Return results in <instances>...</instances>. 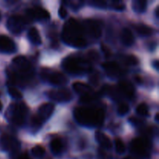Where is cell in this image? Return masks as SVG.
Returning <instances> with one entry per match:
<instances>
[{
  "instance_id": "obj_1",
  "label": "cell",
  "mask_w": 159,
  "mask_h": 159,
  "mask_svg": "<svg viewBox=\"0 0 159 159\" xmlns=\"http://www.w3.org/2000/svg\"><path fill=\"white\" fill-rule=\"evenodd\" d=\"M64 42L74 48H84L87 45L82 24L71 18L65 23L62 31Z\"/></svg>"
},
{
  "instance_id": "obj_2",
  "label": "cell",
  "mask_w": 159,
  "mask_h": 159,
  "mask_svg": "<svg viewBox=\"0 0 159 159\" xmlns=\"http://www.w3.org/2000/svg\"><path fill=\"white\" fill-rule=\"evenodd\" d=\"M78 123L89 127H99L104 122V112L100 108L78 107L74 111Z\"/></svg>"
},
{
  "instance_id": "obj_3",
  "label": "cell",
  "mask_w": 159,
  "mask_h": 159,
  "mask_svg": "<svg viewBox=\"0 0 159 159\" xmlns=\"http://www.w3.org/2000/svg\"><path fill=\"white\" fill-rule=\"evenodd\" d=\"M63 68L67 72L73 75H81L91 71V65L82 57H68L63 61Z\"/></svg>"
},
{
  "instance_id": "obj_4",
  "label": "cell",
  "mask_w": 159,
  "mask_h": 159,
  "mask_svg": "<svg viewBox=\"0 0 159 159\" xmlns=\"http://www.w3.org/2000/svg\"><path fill=\"white\" fill-rule=\"evenodd\" d=\"M26 114V108L23 104H13L7 111L8 118L16 125H23Z\"/></svg>"
},
{
  "instance_id": "obj_5",
  "label": "cell",
  "mask_w": 159,
  "mask_h": 159,
  "mask_svg": "<svg viewBox=\"0 0 159 159\" xmlns=\"http://www.w3.org/2000/svg\"><path fill=\"white\" fill-rule=\"evenodd\" d=\"M54 110V105L52 103H44L39 107L38 113L32 118V125L38 128L43 122L48 120Z\"/></svg>"
},
{
  "instance_id": "obj_6",
  "label": "cell",
  "mask_w": 159,
  "mask_h": 159,
  "mask_svg": "<svg viewBox=\"0 0 159 159\" xmlns=\"http://www.w3.org/2000/svg\"><path fill=\"white\" fill-rule=\"evenodd\" d=\"M131 152L139 159H150L149 144L142 138H137L132 141Z\"/></svg>"
},
{
  "instance_id": "obj_7",
  "label": "cell",
  "mask_w": 159,
  "mask_h": 159,
  "mask_svg": "<svg viewBox=\"0 0 159 159\" xmlns=\"http://www.w3.org/2000/svg\"><path fill=\"white\" fill-rule=\"evenodd\" d=\"M42 77L51 84L54 85H65L67 82V78L62 73L51 70H43L42 71Z\"/></svg>"
},
{
  "instance_id": "obj_8",
  "label": "cell",
  "mask_w": 159,
  "mask_h": 159,
  "mask_svg": "<svg viewBox=\"0 0 159 159\" xmlns=\"http://www.w3.org/2000/svg\"><path fill=\"white\" fill-rule=\"evenodd\" d=\"M6 26L11 33L13 34H19L24 30L26 26V20L20 16H12L8 19Z\"/></svg>"
},
{
  "instance_id": "obj_9",
  "label": "cell",
  "mask_w": 159,
  "mask_h": 159,
  "mask_svg": "<svg viewBox=\"0 0 159 159\" xmlns=\"http://www.w3.org/2000/svg\"><path fill=\"white\" fill-rule=\"evenodd\" d=\"M85 34L89 36L91 38L98 39L102 34L101 26L97 21L93 20H87L82 24Z\"/></svg>"
},
{
  "instance_id": "obj_10",
  "label": "cell",
  "mask_w": 159,
  "mask_h": 159,
  "mask_svg": "<svg viewBox=\"0 0 159 159\" xmlns=\"http://www.w3.org/2000/svg\"><path fill=\"white\" fill-rule=\"evenodd\" d=\"M48 97L52 100L58 102H66L71 100V92L66 89H61L51 90L48 93Z\"/></svg>"
},
{
  "instance_id": "obj_11",
  "label": "cell",
  "mask_w": 159,
  "mask_h": 159,
  "mask_svg": "<svg viewBox=\"0 0 159 159\" xmlns=\"http://www.w3.org/2000/svg\"><path fill=\"white\" fill-rule=\"evenodd\" d=\"M14 66L17 68L21 74H27L31 70V65L29 61L23 56H18L12 60Z\"/></svg>"
},
{
  "instance_id": "obj_12",
  "label": "cell",
  "mask_w": 159,
  "mask_h": 159,
  "mask_svg": "<svg viewBox=\"0 0 159 159\" xmlns=\"http://www.w3.org/2000/svg\"><path fill=\"white\" fill-rule=\"evenodd\" d=\"M16 44L12 39L5 35L0 36V52L10 54L15 52Z\"/></svg>"
},
{
  "instance_id": "obj_13",
  "label": "cell",
  "mask_w": 159,
  "mask_h": 159,
  "mask_svg": "<svg viewBox=\"0 0 159 159\" xmlns=\"http://www.w3.org/2000/svg\"><path fill=\"white\" fill-rule=\"evenodd\" d=\"M102 68L106 71V72L108 74V75L111 77H119L124 74V71L122 68L120 67L117 63L114 61L106 62L102 64Z\"/></svg>"
},
{
  "instance_id": "obj_14",
  "label": "cell",
  "mask_w": 159,
  "mask_h": 159,
  "mask_svg": "<svg viewBox=\"0 0 159 159\" xmlns=\"http://www.w3.org/2000/svg\"><path fill=\"white\" fill-rule=\"evenodd\" d=\"M18 143L8 134H2L0 138V148L4 151H16Z\"/></svg>"
},
{
  "instance_id": "obj_15",
  "label": "cell",
  "mask_w": 159,
  "mask_h": 159,
  "mask_svg": "<svg viewBox=\"0 0 159 159\" xmlns=\"http://www.w3.org/2000/svg\"><path fill=\"white\" fill-rule=\"evenodd\" d=\"M26 14L31 18L36 20H48L50 18V13L48 11L38 6L26 9Z\"/></svg>"
},
{
  "instance_id": "obj_16",
  "label": "cell",
  "mask_w": 159,
  "mask_h": 159,
  "mask_svg": "<svg viewBox=\"0 0 159 159\" xmlns=\"http://www.w3.org/2000/svg\"><path fill=\"white\" fill-rule=\"evenodd\" d=\"M118 89H119L120 94H122L125 97L129 98V99H131L134 96V88L132 85V84L128 82L122 81V82H120L119 85H118Z\"/></svg>"
},
{
  "instance_id": "obj_17",
  "label": "cell",
  "mask_w": 159,
  "mask_h": 159,
  "mask_svg": "<svg viewBox=\"0 0 159 159\" xmlns=\"http://www.w3.org/2000/svg\"><path fill=\"white\" fill-rule=\"evenodd\" d=\"M120 39L122 43L125 46H131L134 43V37L133 33L128 28H124L122 30L120 34Z\"/></svg>"
},
{
  "instance_id": "obj_18",
  "label": "cell",
  "mask_w": 159,
  "mask_h": 159,
  "mask_svg": "<svg viewBox=\"0 0 159 159\" xmlns=\"http://www.w3.org/2000/svg\"><path fill=\"white\" fill-rule=\"evenodd\" d=\"M96 140L99 142V144L102 146V148L106 149H110L112 148V143L110 138L101 131L96 132Z\"/></svg>"
},
{
  "instance_id": "obj_19",
  "label": "cell",
  "mask_w": 159,
  "mask_h": 159,
  "mask_svg": "<svg viewBox=\"0 0 159 159\" xmlns=\"http://www.w3.org/2000/svg\"><path fill=\"white\" fill-rule=\"evenodd\" d=\"M73 89L76 93L79 94H82V96L89 94L92 91L91 87L89 86L86 84L82 83V82H75L73 84Z\"/></svg>"
},
{
  "instance_id": "obj_20",
  "label": "cell",
  "mask_w": 159,
  "mask_h": 159,
  "mask_svg": "<svg viewBox=\"0 0 159 159\" xmlns=\"http://www.w3.org/2000/svg\"><path fill=\"white\" fill-rule=\"evenodd\" d=\"M28 37H29V40H30L31 43H33L34 44L39 45L42 42L40 34L35 27H32L30 29L29 32H28Z\"/></svg>"
},
{
  "instance_id": "obj_21",
  "label": "cell",
  "mask_w": 159,
  "mask_h": 159,
  "mask_svg": "<svg viewBox=\"0 0 159 159\" xmlns=\"http://www.w3.org/2000/svg\"><path fill=\"white\" fill-rule=\"evenodd\" d=\"M51 150L55 155H59L64 151V144L61 140L55 138L51 142Z\"/></svg>"
},
{
  "instance_id": "obj_22",
  "label": "cell",
  "mask_w": 159,
  "mask_h": 159,
  "mask_svg": "<svg viewBox=\"0 0 159 159\" xmlns=\"http://www.w3.org/2000/svg\"><path fill=\"white\" fill-rule=\"evenodd\" d=\"M147 1L145 0H134L132 2V8L136 12H144L147 8Z\"/></svg>"
},
{
  "instance_id": "obj_23",
  "label": "cell",
  "mask_w": 159,
  "mask_h": 159,
  "mask_svg": "<svg viewBox=\"0 0 159 159\" xmlns=\"http://www.w3.org/2000/svg\"><path fill=\"white\" fill-rule=\"evenodd\" d=\"M137 33L139 35L143 36V37H147V36L152 35L153 33V30L150 26H145V25H138L135 26Z\"/></svg>"
},
{
  "instance_id": "obj_24",
  "label": "cell",
  "mask_w": 159,
  "mask_h": 159,
  "mask_svg": "<svg viewBox=\"0 0 159 159\" xmlns=\"http://www.w3.org/2000/svg\"><path fill=\"white\" fill-rule=\"evenodd\" d=\"M32 155L36 158H42L45 155V149L41 145H36L32 149Z\"/></svg>"
},
{
  "instance_id": "obj_25",
  "label": "cell",
  "mask_w": 159,
  "mask_h": 159,
  "mask_svg": "<svg viewBox=\"0 0 159 159\" xmlns=\"http://www.w3.org/2000/svg\"><path fill=\"white\" fill-rule=\"evenodd\" d=\"M136 111L137 113L140 116H148L149 114V111H148V106L146 105L145 103H141L138 106L136 109Z\"/></svg>"
},
{
  "instance_id": "obj_26",
  "label": "cell",
  "mask_w": 159,
  "mask_h": 159,
  "mask_svg": "<svg viewBox=\"0 0 159 159\" xmlns=\"http://www.w3.org/2000/svg\"><path fill=\"white\" fill-rule=\"evenodd\" d=\"M115 143V148H116V152L118 154H123L125 152L126 147L124 143L121 141L120 138H116L114 141Z\"/></svg>"
},
{
  "instance_id": "obj_27",
  "label": "cell",
  "mask_w": 159,
  "mask_h": 159,
  "mask_svg": "<svg viewBox=\"0 0 159 159\" xmlns=\"http://www.w3.org/2000/svg\"><path fill=\"white\" fill-rule=\"evenodd\" d=\"M8 93L13 99H21L22 96H22V93L17 89L14 88V87H9V89H8Z\"/></svg>"
},
{
  "instance_id": "obj_28",
  "label": "cell",
  "mask_w": 159,
  "mask_h": 159,
  "mask_svg": "<svg viewBox=\"0 0 159 159\" xmlns=\"http://www.w3.org/2000/svg\"><path fill=\"white\" fill-rule=\"evenodd\" d=\"M130 110V107H129L128 104L125 103V102H123V103H120L119 105L117 108V113L118 114L121 115V116H124V115H126Z\"/></svg>"
},
{
  "instance_id": "obj_29",
  "label": "cell",
  "mask_w": 159,
  "mask_h": 159,
  "mask_svg": "<svg viewBox=\"0 0 159 159\" xmlns=\"http://www.w3.org/2000/svg\"><path fill=\"white\" fill-rule=\"evenodd\" d=\"M124 62L127 65H136L138 64V59L134 55H128L124 57Z\"/></svg>"
},
{
  "instance_id": "obj_30",
  "label": "cell",
  "mask_w": 159,
  "mask_h": 159,
  "mask_svg": "<svg viewBox=\"0 0 159 159\" xmlns=\"http://www.w3.org/2000/svg\"><path fill=\"white\" fill-rule=\"evenodd\" d=\"M89 4L95 7L101 8V9H105L107 7V2L102 1V0H93V1L89 2Z\"/></svg>"
},
{
  "instance_id": "obj_31",
  "label": "cell",
  "mask_w": 159,
  "mask_h": 159,
  "mask_svg": "<svg viewBox=\"0 0 159 159\" xmlns=\"http://www.w3.org/2000/svg\"><path fill=\"white\" fill-rule=\"evenodd\" d=\"M111 8L117 11H122L125 9L124 2L120 1H112L111 2Z\"/></svg>"
},
{
  "instance_id": "obj_32",
  "label": "cell",
  "mask_w": 159,
  "mask_h": 159,
  "mask_svg": "<svg viewBox=\"0 0 159 159\" xmlns=\"http://www.w3.org/2000/svg\"><path fill=\"white\" fill-rule=\"evenodd\" d=\"M68 3H69L70 6H71V8L77 9H79L81 6H82V3H83V2L82 1H71V2H69Z\"/></svg>"
},
{
  "instance_id": "obj_33",
  "label": "cell",
  "mask_w": 159,
  "mask_h": 159,
  "mask_svg": "<svg viewBox=\"0 0 159 159\" xmlns=\"http://www.w3.org/2000/svg\"><path fill=\"white\" fill-rule=\"evenodd\" d=\"M67 10H66V9H65V7H64L63 6H61L60 8H59V9H58V15H59V16L61 17V18H62V19H65V17L67 16Z\"/></svg>"
},
{
  "instance_id": "obj_34",
  "label": "cell",
  "mask_w": 159,
  "mask_h": 159,
  "mask_svg": "<svg viewBox=\"0 0 159 159\" xmlns=\"http://www.w3.org/2000/svg\"><path fill=\"white\" fill-rule=\"evenodd\" d=\"M101 48H102V52L104 53V54H105L107 57H108L109 55H110V51L107 46H105V45H102V46H101Z\"/></svg>"
},
{
  "instance_id": "obj_35",
  "label": "cell",
  "mask_w": 159,
  "mask_h": 159,
  "mask_svg": "<svg viewBox=\"0 0 159 159\" xmlns=\"http://www.w3.org/2000/svg\"><path fill=\"white\" fill-rule=\"evenodd\" d=\"M134 79H135V80H136V82H138V83H139V84L142 83V81H141V78L140 77V76H138V75L135 76Z\"/></svg>"
},
{
  "instance_id": "obj_36",
  "label": "cell",
  "mask_w": 159,
  "mask_h": 159,
  "mask_svg": "<svg viewBox=\"0 0 159 159\" xmlns=\"http://www.w3.org/2000/svg\"><path fill=\"white\" fill-rule=\"evenodd\" d=\"M153 65H154V67H155V69H157V70H158V68H159V62H158V60H156V61H155L154 62Z\"/></svg>"
},
{
  "instance_id": "obj_37",
  "label": "cell",
  "mask_w": 159,
  "mask_h": 159,
  "mask_svg": "<svg viewBox=\"0 0 159 159\" xmlns=\"http://www.w3.org/2000/svg\"><path fill=\"white\" fill-rule=\"evenodd\" d=\"M155 15H156L157 18H159V6H158L155 9Z\"/></svg>"
},
{
  "instance_id": "obj_38",
  "label": "cell",
  "mask_w": 159,
  "mask_h": 159,
  "mask_svg": "<svg viewBox=\"0 0 159 159\" xmlns=\"http://www.w3.org/2000/svg\"><path fill=\"white\" fill-rule=\"evenodd\" d=\"M158 116H159V113H157L156 115H155V120H156L157 122H158Z\"/></svg>"
},
{
  "instance_id": "obj_39",
  "label": "cell",
  "mask_w": 159,
  "mask_h": 159,
  "mask_svg": "<svg viewBox=\"0 0 159 159\" xmlns=\"http://www.w3.org/2000/svg\"><path fill=\"white\" fill-rule=\"evenodd\" d=\"M2 110V102L0 101V111H1Z\"/></svg>"
},
{
  "instance_id": "obj_40",
  "label": "cell",
  "mask_w": 159,
  "mask_h": 159,
  "mask_svg": "<svg viewBox=\"0 0 159 159\" xmlns=\"http://www.w3.org/2000/svg\"><path fill=\"white\" fill-rule=\"evenodd\" d=\"M124 159H135V158H132V157H126V158Z\"/></svg>"
},
{
  "instance_id": "obj_41",
  "label": "cell",
  "mask_w": 159,
  "mask_h": 159,
  "mask_svg": "<svg viewBox=\"0 0 159 159\" xmlns=\"http://www.w3.org/2000/svg\"><path fill=\"white\" fill-rule=\"evenodd\" d=\"M0 18H1V14H0Z\"/></svg>"
}]
</instances>
